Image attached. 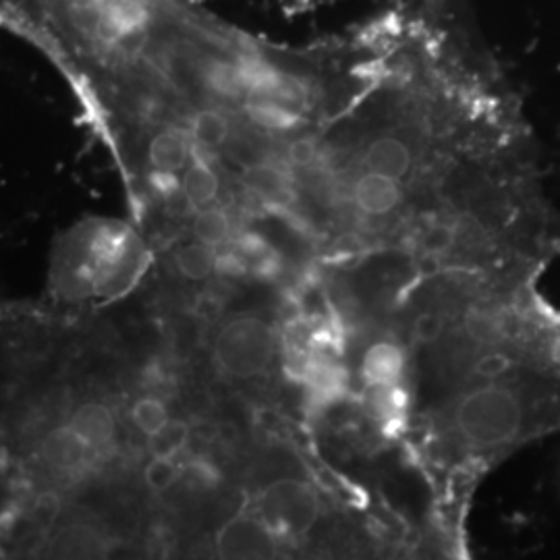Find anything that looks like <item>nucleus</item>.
Here are the masks:
<instances>
[{
  "instance_id": "1",
  "label": "nucleus",
  "mask_w": 560,
  "mask_h": 560,
  "mask_svg": "<svg viewBox=\"0 0 560 560\" xmlns=\"http://www.w3.org/2000/svg\"><path fill=\"white\" fill-rule=\"evenodd\" d=\"M517 400L501 388H481L460 400L455 425L465 441L492 446L509 441L520 428Z\"/></svg>"
},
{
  "instance_id": "2",
  "label": "nucleus",
  "mask_w": 560,
  "mask_h": 560,
  "mask_svg": "<svg viewBox=\"0 0 560 560\" xmlns=\"http://www.w3.org/2000/svg\"><path fill=\"white\" fill-rule=\"evenodd\" d=\"M272 351L270 328L256 318H240L222 326L214 345V360L224 374L249 378L266 370Z\"/></svg>"
},
{
  "instance_id": "3",
  "label": "nucleus",
  "mask_w": 560,
  "mask_h": 560,
  "mask_svg": "<svg viewBox=\"0 0 560 560\" xmlns=\"http://www.w3.org/2000/svg\"><path fill=\"white\" fill-rule=\"evenodd\" d=\"M268 520L291 532H305L318 515V506L312 492L293 481L277 483L264 497L261 504Z\"/></svg>"
},
{
  "instance_id": "4",
  "label": "nucleus",
  "mask_w": 560,
  "mask_h": 560,
  "mask_svg": "<svg viewBox=\"0 0 560 560\" xmlns=\"http://www.w3.org/2000/svg\"><path fill=\"white\" fill-rule=\"evenodd\" d=\"M402 179L386 173H378L361 166L358 177L353 180V201L361 212L370 217L390 214L402 200Z\"/></svg>"
},
{
  "instance_id": "5",
  "label": "nucleus",
  "mask_w": 560,
  "mask_h": 560,
  "mask_svg": "<svg viewBox=\"0 0 560 560\" xmlns=\"http://www.w3.org/2000/svg\"><path fill=\"white\" fill-rule=\"evenodd\" d=\"M361 372L370 386H397L405 372V351L393 342H376L365 351Z\"/></svg>"
},
{
  "instance_id": "6",
  "label": "nucleus",
  "mask_w": 560,
  "mask_h": 560,
  "mask_svg": "<svg viewBox=\"0 0 560 560\" xmlns=\"http://www.w3.org/2000/svg\"><path fill=\"white\" fill-rule=\"evenodd\" d=\"M171 421L173 418L168 413V407L154 393L138 395L129 402V423L133 432L145 441V446L154 436H159Z\"/></svg>"
},
{
  "instance_id": "7",
  "label": "nucleus",
  "mask_w": 560,
  "mask_h": 560,
  "mask_svg": "<svg viewBox=\"0 0 560 560\" xmlns=\"http://www.w3.org/2000/svg\"><path fill=\"white\" fill-rule=\"evenodd\" d=\"M183 467L177 463V457H164V455H150L145 465L141 467L140 478L143 488L154 494L164 497L168 494L177 483H180Z\"/></svg>"
},
{
  "instance_id": "8",
  "label": "nucleus",
  "mask_w": 560,
  "mask_h": 560,
  "mask_svg": "<svg viewBox=\"0 0 560 560\" xmlns=\"http://www.w3.org/2000/svg\"><path fill=\"white\" fill-rule=\"evenodd\" d=\"M305 378L312 397L318 402L337 399L345 388V374L339 365H335L330 360L312 361L305 370Z\"/></svg>"
},
{
  "instance_id": "9",
  "label": "nucleus",
  "mask_w": 560,
  "mask_h": 560,
  "mask_svg": "<svg viewBox=\"0 0 560 560\" xmlns=\"http://www.w3.org/2000/svg\"><path fill=\"white\" fill-rule=\"evenodd\" d=\"M221 546L222 550L235 552V555H254V552L270 550L268 538L260 527L254 523H245V521L231 523L224 529Z\"/></svg>"
},
{
  "instance_id": "10",
  "label": "nucleus",
  "mask_w": 560,
  "mask_h": 560,
  "mask_svg": "<svg viewBox=\"0 0 560 560\" xmlns=\"http://www.w3.org/2000/svg\"><path fill=\"white\" fill-rule=\"evenodd\" d=\"M194 214L196 217H194L191 229H194L196 240L200 243L217 247V245H221V243L229 240L231 219L222 208L210 206V208H203V210H198Z\"/></svg>"
},
{
  "instance_id": "11",
  "label": "nucleus",
  "mask_w": 560,
  "mask_h": 560,
  "mask_svg": "<svg viewBox=\"0 0 560 560\" xmlns=\"http://www.w3.org/2000/svg\"><path fill=\"white\" fill-rule=\"evenodd\" d=\"M175 260H177L180 275L194 280L208 279L212 275V270L219 266L214 247L200 243V241L183 247Z\"/></svg>"
},
{
  "instance_id": "12",
  "label": "nucleus",
  "mask_w": 560,
  "mask_h": 560,
  "mask_svg": "<svg viewBox=\"0 0 560 560\" xmlns=\"http://www.w3.org/2000/svg\"><path fill=\"white\" fill-rule=\"evenodd\" d=\"M372 411L378 420L384 423V428L399 425L405 413V395L400 393L399 384L397 386H372Z\"/></svg>"
},
{
  "instance_id": "13",
  "label": "nucleus",
  "mask_w": 560,
  "mask_h": 560,
  "mask_svg": "<svg viewBox=\"0 0 560 560\" xmlns=\"http://www.w3.org/2000/svg\"><path fill=\"white\" fill-rule=\"evenodd\" d=\"M465 330L471 339L481 345H494L502 339L501 320L490 310L471 307L465 316Z\"/></svg>"
},
{
  "instance_id": "14",
  "label": "nucleus",
  "mask_w": 560,
  "mask_h": 560,
  "mask_svg": "<svg viewBox=\"0 0 560 560\" xmlns=\"http://www.w3.org/2000/svg\"><path fill=\"white\" fill-rule=\"evenodd\" d=\"M453 240L460 247H476L483 241V226L471 214H463L453 224Z\"/></svg>"
},
{
  "instance_id": "15",
  "label": "nucleus",
  "mask_w": 560,
  "mask_h": 560,
  "mask_svg": "<svg viewBox=\"0 0 560 560\" xmlns=\"http://www.w3.org/2000/svg\"><path fill=\"white\" fill-rule=\"evenodd\" d=\"M444 330V320L439 314L434 312H428V314H421L420 318L413 324V337L420 342H434L439 339Z\"/></svg>"
},
{
  "instance_id": "16",
  "label": "nucleus",
  "mask_w": 560,
  "mask_h": 560,
  "mask_svg": "<svg viewBox=\"0 0 560 560\" xmlns=\"http://www.w3.org/2000/svg\"><path fill=\"white\" fill-rule=\"evenodd\" d=\"M474 370L478 376H483V378H497L509 370V360L501 353H490V355L480 358Z\"/></svg>"
},
{
  "instance_id": "17",
  "label": "nucleus",
  "mask_w": 560,
  "mask_h": 560,
  "mask_svg": "<svg viewBox=\"0 0 560 560\" xmlns=\"http://www.w3.org/2000/svg\"><path fill=\"white\" fill-rule=\"evenodd\" d=\"M428 249L439 254V252H446L451 245H455L453 240V226H444V224H436L430 233H428Z\"/></svg>"
}]
</instances>
